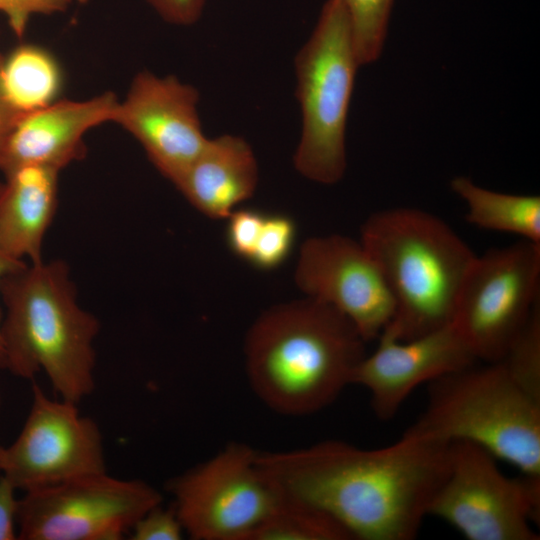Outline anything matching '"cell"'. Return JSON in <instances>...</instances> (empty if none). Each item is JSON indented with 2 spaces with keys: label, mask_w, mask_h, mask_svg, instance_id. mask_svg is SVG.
I'll return each instance as SVG.
<instances>
[{
  "label": "cell",
  "mask_w": 540,
  "mask_h": 540,
  "mask_svg": "<svg viewBox=\"0 0 540 540\" xmlns=\"http://www.w3.org/2000/svg\"><path fill=\"white\" fill-rule=\"evenodd\" d=\"M450 444L404 432L381 448L325 440L258 452L257 463L286 495L327 514L351 539L411 540L448 471Z\"/></svg>",
  "instance_id": "cell-1"
},
{
  "label": "cell",
  "mask_w": 540,
  "mask_h": 540,
  "mask_svg": "<svg viewBox=\"0 0 540 540\" xmlns=\"http://www.w3.org/2000/svg\"><path fill=\"white\" fill-rule=\"evenodd\" d=\"M365 343L352 322L326 303L306 296L275 305L245 337L249 385L276 413H316L352 384Z\"/></svg>",
  "instance_id": "cell-2"
},
{
  "label": "cell",
  "mask_w": 540,
  "mask_h": 540,
  "mask_svg": "<svg viewBox=\"0 0 540 540\" xmlns=\"http://www.w3.org/2000/svg\"><path fill=\"white\" fill-rule=\"evenodd\" d=\"M5 369L22 379L43 371L61 399L78 404L95 389L99 320L77 301L68 264L26 263L0 282Z\"/></svg>",
  "instance_id": "cell-3"
},
{
  "label": "cell",
  "mask_w": 540,
  "mask_h": 540,
  "mask_svg": "<svg viewBox=\"0 0 540 540\" xmlns=\"http://www.w3.org/2000/svg\"><path fill=\"white\" fill-rule=\"evenodd\" d=\"M360 242L395 302L384 333L408 340L452 323L477 255L445 221L417 208L385 209L363 223Z\"/></svg>",
  "instance_id": "cell-4"
},
{
  "label": "cell",
  "mask_w": 540,
  "mask_h": 540,
  "mask_svg": "<svg viewBox=\"0 0 540 540\" xmlns=\"http://www.w3.org/2000/svg\"><path fill=\"white\" fill-rule=\"evenodd\" d=\"M471 364L428 383V402L406 433L451 443L467 441L522 475L540 479V396L502 360Z\"/></svg>",
  "instance_id": "cell-5"
},
{
  "label": "cell",
  "mask_w": 540,
  "mask_h": 540,
  "mask_svg": "<svg viewBox=\"0 0 540 540\" xmlns=\"http://www.w3.org/2000/svg\"><path fill=\"white\" fill-rule=\"evenodd\" d=\"M360 66L343 0H327L317 24L294 59L301 135L295 169L325 185L346 170V123Z\"/></svg>",
  "instance_id": "cell-6"
},
{
  "label": "cell",
  "mask_w": 540,
  "mask_h": 540,
  "mask_svg": "<svg viewBox=\"0 0 540 540\" xmlns=\"http://www.w3.org/2000/svg\"><path fill=\"white\" fill-rule=\"evenodd\" d=\"M255 449L231 442L169 480L184 532L194 540H252L276 511L283 491L259 467Z\"/></svg>",
  "instance_id": "cell-7"
},
{
  "label": "cell",
  "mask_w": 540,
  "mask_h": 540,
  "mask_svg": "<svg viewBox=\"0 0 540 540\" xmlns=\"http://www.w3.org/2000/svg\"><path fill=\"white\" fill-rule=\"evenodd\" d=\"M540 479L506 476L496 458L467 441L450 444L448 471L428 515L470 540H537Z\"/></svg>",
  "instance_id": "cell-8"
},
{
  "label": "cell",
  "mask_w": 540,
  "mask_h": 540,
  "mask_svg": "<svg viewBox=\"0 0 540 540\" xmlns=\"http://www.w3.org/2000/svg\"><path fill=\"white\" fill-rule=\"evenodd\" d=\"M540 303V245L521 240L476 256L452 324L476 360L502 359Z\"/></svg>",
  "instance_id": "cell-9"
},
{
  "label": "cell",
  "mask_w": 540,
  "mask_h": 540,
  "mask_svg": "<svg viewBox=\"0 0 540 540\" xmlns=\"http://www.w3.org/2000/svg\"><path fill=\"white\" fill-rule=\"evenodd\" d=\"M161 493L139 479L107 472L26 491L18 500L17 523L23 540H119Z\"/></svg>",
  "instance_id": "cell-10"
},
{
  "label": "cell",
  "mask_w": 540,
  "mask_h": 540,
  "mask_svg": "<svg viewBox=\"0 0 540 540\" xmlns=\"http://www.w3.org/2000/svg\"><path fill=\"white\" fill-rule=\"evenodd\" d=\"M1 471L24 492L105 473L100 428L76 403L53 400L33 383L29 414L17 439L4 449Z\"/></svg>",
  "instance_id": "cell-11"
},
{
  "label": "cell",
  "mask_w": 540,
  "mask_h": 540,
  "mask_svg": "<svg viewBox=\"0 0 540 540\" xmlns=\"http://www.w3.org/2000/svg\"><path fill=\"white\" fill-rule=\"evenodd\" d=\"M294 277L307 297L346 316L366 343L377 339L394 316L392 294L360 240L339 234L307 239Z\"/></svg>",
  "instance_id": "cell-12"
},
{
  "label": "cell",
  "mask_w": 540,
  "mask_h": 540,
  "mask_svg": "<svg viewBox=\"0 0 540 540\" xmlns=\"http://www.w3.org/2000/svg\"><path fill=\"white\" fill-rule=\"evenodd\" d=\"M198 90L176 76L137 74L112 122L129 132L156 169L173 184L207 141L198 113Z\"/></svg>",
  "instance_id": "cell-13"
},
{
  "label": "cell",
  "mask_w": 540,
  "mask_h": 540,
  "mask_svg": "<svg viewBox=\"0 0 540 540\" xmlns=\"http://www.w3.org/2000/svg\"><path fill=\"white\" fill-rule=\"evenodd\" d=\"M377 340L375 351L356 367L352 384L369 392L372 409L382 420L393 418L421 384L477 361L452 323L408 340L384 332Z\"/></svg>",
  "instance_id": "cell-14"
},
{
  "label": "cell",
  "mask_w": 540,
  "mask_h": 540,
  "mask_svg": "<svg viewBox=\"0 0 540 540\" xmlns=\"http://www.w3.org/2000/svg\"><path fill=\"white\" fill-rule=\"evenodd\" d=\"M119 100L112 92L73 101L57 100L40 110L22 115L12 128L1 153L3 175L26 165L61 171L85 157L84 135L112 122Z\"/></svg>",
  "instance_id": "cell-15"
},
{
  "label": "cell",
  "mask_w": 540,
  "mask_h": 540,
  "mask_svg": "<svg viewBox=\"0 0 540 540\" xmlns=\"http://www.w3.org/2000/svg\"><path fill=\"white\" fill-rule=\"evenodd\" d=\"M258 178L250 144L240 136L224 134L207 139L174 185L205 216L226 219L254 194Z\"/></svg>",
  "instance_id": "cell-16"
},
{
  "label": "cell",
  "mask_w": 540,
  "mask_h": 540,
  "mask_svg": "<svg viewBox=\"0 0 540 540\" xmlns=\"http://www.w3.org/2000/svg\"><path fill=\"white\" fill-rule=\"evenodd\" d=\"M58 170L26 165L0 184V250L28 263L39 262L45 235L58 205Z\"/></svg>",
  "instance_id": "cell-17"
},
{
  "label": "cell",
  "mask_w": 540,
  "mask_h": 540,
  "mask_svg": "<svg viewBox=\"0 0 540 540\" xmlns=\"http://www.w3.org/2000/svg\"><path fill=\"white\" fill-rule=\"evenodd\" d=\"M0 80L6 100L22 116L58 100L63 74L49 51L25 43L3 55Z\"/></svg>",
  "instance_id": "cell-18"
},
{
  "label": "cell",
  "mask_w": 540,
  "mask_h": 540,
  "mask_svg": "<svg viewBox=\"0 0 540 540\" xmlns=\"http://www.w3.org/2000/svg\"><path fill=\"white\" fill-rule=\"evenodd\" d=\"M467 205L466 220L485 230L510 233L540 245V197L492 191L464 176L450 182Z\"/></svg>",
  "instance_id": "cell-19"
},
{
  "label": "cell",
  "mask_w": 540,
  "mask_h": 540,
  "mask_svg": "<svg viewBox=\"0 0 540 540\" xmlns=\"http://www.w3.org/2000/svg\"><path fill=\"white\" fill-rule=\"evenodd\" d=\"M349 539L351 538L348 533L327 514L285 493L279 507L252 538V540Z\"/></svg>",
  "instance_id": "cell-20"
},
{
  "label": "cell",
  "mask_w": 540,
  "mask_h": 540,
  "mask_svg": "<svg viewBox=\"0 0 540 540\" xmlns=\"http://www.w3.org/2000/svg\"><path fill=\"white\" fill-rule=\"evenodd\" d=\"M360 65L376 61L383 50L394 0H343Z\"/></svg>",
  "instance_id": "cell-21"
},
{
  "label": "cell",
  "mask_w": 540,
  "mask_h": 540,
  "mask_svg": "<svg viewBox=\"0 0 540 540\" xmlns=\"http://www.w3.org/2000/svg\"><path fill=\"white\" fill-rule=\"evenodd\" d=\"M296 237L297 226L290 216L266 213L248 263L263 271L277 269L290 257Z\"/></svg>",
  "instance_id": "cell-22"
},
{
  "label": "cell",
  "mask_w": 540,
  "mask_h": 540,
  "mask_svg": "<svg viewBox=\"0 0 540 540\" xmlns=\"http://www.w3.org/2000/svg\"><path fill=\"white\" fill-rule=\"evenodd\" d=\"M500 360L520 384L540 396V303Z\"/></svg>",
  "instance_id": "cell-23"
},
{
  "label": "cell",
  "mask_w": 540,
  "mask_h": 540,
  "mask_svg": "<svg viewBox=\"0 0 540 540\" xmlns=\"http://www.w3.org/2000/svg\"><path fill=\"white\" fill-rule=\"evenodd\" d=\"M265 215L266 213L257 209L236 208L226 218L225 239L232 254L249 261Z\"/></svg>",
  "instance_id": "cell-24"
},
{
  "label": "cell",
  "mask_w": 540,
  "mask_h": 540,
  "mask_svg": "<svg viewBox=\"0 0 540 540\" xmlns=\"http://www.w3.org/2000/svg\"><path fill=\"white\" fill-rule=\"evenodd\" d=\"M132 540H180L184 529L173 506H154L130 530Z\"/></svg>",
  "instance_id": "cell-25"
},
{
  "label": "cell",
  "mask_w": 540,
  "mask_h": 540,
  "mask_svg": "<svg viewBox=\"0 0 540 540\" xmlns=\"http://www.w3.org/2000/svg\"><path fill=\"white\" fill-rule=\"evenodd\" d=\"M73 0H0V12L18 38L26 32L30 18L35 14L65 12Z\"/></svg>",
  "instance_id": "cell-26"
},
{
  "label": "cell",
  "mask_w": 540,
  "mask_h": 540,
  "mask_svg": "<svg viewBox=\"0 0 540 540\" xmlns=\"http://www.w3.org/2000/svg\"><path fill=\"white\" fill-rule=\"evenodd\" d=\"M146 1L164 21L181 26L196 23L200 19L207 2V0Z\"/></svg>",
  "instance_id": "cell-27"
},
{
  "label": "cell",
  "mask_w": 540,
  "mask_h": 540,
  "mask_svg": "<svg viewBox=\"0 0 540 540\" xmlns=\"http://www.w3.org/2000/svg\"><path fill=\"white\" fill-rule=\"evenodd\" d=\"M16 489L3 476H0V540L16 539L15 522H17L18 500Z\"/></svg>",
  "instance_id": "cell-28"
},
{
  "label": "cell",
  "mask_w": 540,
  "mask_h": 540,
  "mask_svg": "<svg viewBox=\"0 0 540 540\" xmlns=\"http://www.w3.org/2000/svg\"><path fill=\"white\" fill-rule=\"evenodd\" d=\"M3 55L0 53V71L2 65ZM21 115L16 112L12 106L8 103L2 90L0 80V157L4 147V144L14 127L17 120Z\"/></svg>",
  "instance_id": "cell-29"
},
{
  "label": "cell",
  "mask_w": 540,
  "mask_h": 540,
  "mask_svg": "<svg viewBox=\"0 0 540 540\" xmlns=\"http://www.w3.org/2000/svg\"><path fill=\"white\" fill-rule=\"evenodd\" d=\"M26 263L27 262L25 261L12 258L0 250V282L5 275L21 268ZM2 320H3V316L0 309V369H5L6 360H5V350H4V343H3V336H2Z\"/></svg>",
  "instance_id": "cell-30"
},
{
  "label": "cell",
  "mask_w": 540,
  "mask_h": 540,
  "mask_svg": "<svg viewBox=\"0 0 540 540\" xmlns=\"http://www.w3.org/2000/svg\"><path fill=\"white\" fill-rule=\"evenodd\" d=\"M4 447H1L0 446V471L2 469V466H3V460H4Z\"/></svg>",
  "instance_id": "cell-31"
},
{
  "label": "cell",
  "mask_w": 540,
  "mask_h": 540,
  "mask_svg": "<svg viewBox=\"0 0 540 540\" xmlns=\"http://www.w3.org/2000/svg\"><path fill=\"white\" fill-rule=\"evenodd\" d=\"M0 404H1V396H0Z\"/></svg>",
  "instance_id": "cell-32"
}]
</instances>
